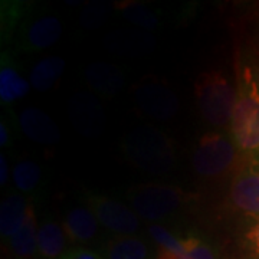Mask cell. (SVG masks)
<instances>
[{
  "label": "cell",
  "instance_id": "6da1fadb",
  "mask_svg": "<svg viewBox=\"0 0 259 259\" xmlns=\"http://www.w3.org/2000/svg\"><path fill=\"white\" fill-rule=\"evenodd\" d=\"M229 131L239 153L259 157V90L250 65H241L238 71L236 101Z\"/></svg>",
  "mask_w": 259,
  "mask_h": 259
},
{
  "label": "cell",
  "instance_id": "7a4b0ae2",
  "mask_svg": "<svg viewBox=\"0 0 259 259\" xmlns=\"http://www.w3.org/2000/svg\"><path fill=\"white\" fill-rule=\"evenodd\" d=\"M124 151L133 164L151 175H164L175 166L171 140L151 127H140L124 140Z\"/></svg>",
  "mask_w": 259,
  "mask_h": 259
},
{
  "label": "cell",
  "instance_id": "3957f363",
  "mask_svg": "<svg viewBox=\"0 0 259 259\" xmlns=\"http://www.w3.org/2000/svg\"><path fill=\"white\" fill-rule=\"evenodd\" d=\"M194 95L202 117L209 124L218 128L231 124L236 91L221 71L200 75L194 85Z\"/></svg>",
  "mask_w": 259,
  "mask_h": 259
},
{
  "label": "cell",
  "instance_id": "277c9868",
  "mask_svg": "<svg viewBox=\"0 0 259 259\" xmlns=\"http://www.w3.org/2000/svg\"><path fill=\"white\" fill-rule=\"evenodd\" d=\"M128 200L140 218L160 222L176 214L190 200V194L177 186L146 183L133 187L128 192Z\"/></svg>",
  "mask_w": 259,
  "mask_h": 259
},
{
  "label": "cell",
  "instance_id": "5b68a950",
  "mask_svg": "<svg viewBox=\"0 0 259 259\" xmlns=\"http://www.w3.org/2000/svg\"><path fill=\"white\" fill-rule=\"evenodd\" d=\"M239 150L231 137L221 133H206L194 148L192 166L197 176L218 179L236 167Z\"/></svg>",
  "mask_w": 259,
  "mask_h": 259
},
{
  "label": "cell",
  "instance_id": "8992f818",
  "mask_svg": "<svg viewBox=\"0 0 259 259\" xmlns=\"http://www.w3.org/2000/svg\"><path fill=\"white\" fill-rule=\"evenodd\" d=\"M228 200L236 212L259 221V157H250L229 185Z\"/></svg>",
  "mask_w": 259,
  "mask_h": 259
},
{
  "label": "cell",
  "instance_id": "52a82bcc",
  "mask_svg": "<svg viewBox=\"0 0 259 259\" xmlns=\"http://www.w3.org/2000/svg\"><path fill=\"white\" fill-rule=\"evenodd\" d=\"M88 204L97 221L108 231L120 236H130L139 231V216L117 199L101 194H93L88 197Z\"/></svg>",
  "mask_w": 259,
  "mask_h": 259
},
{
  "label": "cell",
  "instance_id": "ba28073f",
  "mask_svg": "<svg viewBox=\"0 0 259 259\" xmlns=\"http://www.w3.org/2000/svg\"><path fill=\"white\" fill-rule=\"evenodd\" d=\"M62 23L55 16H40L20 29L19 49L35 52L54 45L61 37Z\"/></svg>",
  "mask_w": 259,
  "mask_h": 259
},
{
  "label": "cell",
  "instance_id": "9c48e42d",
  "mask_svg": "<svg viewBox=\"0 0 259 259\" xmlns=\"http://www.w3.org/2000/svg\"><path fill=\"white\" fill-rule=\"evenodd\" d=\"M136 100L143 111L153 118L167 120L177 111V98L171 90L157 83L140 85L136 91Z\"/></svg>",
  "mask_w": 259,
  "mask_h": 259
},
{
  "label": "cell",
  "instance_id": "30bf717a",
  "mask_svg": "<svg viewBox=\"0 0 259 259\" xmlns=\"http://www.w3.org/2000/svg\"><path fill=\"white\" fill-rule=\"evenodd\" d=\"M19 125L32 141L51 146L61 139V133L54 120L37 108H26L19 114Z\"/></svg>",
  "mask_w": 259,
  "mask_h": 259
},
{
  "label": "cell",
  "instance_id": "8fae6325",
  "mask_svg": "<svg viewBox=\"0 0 259 259\" xmlns=\"http://www.w3.org/2000/svg\"><path fill=\"white\" fill-rule=\"evenodd\" d=\"M29 202L19 193L8 194L0 206V233L3 239L13 238L23 226Z\"/></svg>",
  "mask_w": 259,
  "mask_h": 259
},
{
  "label": "cell",
  "instance_id": "7c38bea8",
  "mask_svg": "<svg viewBox=\"0 0 259 259\" xmlns=\"http://www.w3.org/2000/svg\"><path fill=\"white\" fill-rule=\"evenodd\" d=\"M29 82L13 66L9 54H2L0 65V100L2 104H10L23 98L29 93Z\"/></svg>",
  "mask_w": 259,
  "mask_h": 259
},
{
  "label": "cell",
  "instance_id": "4fadbf2b",
  "mask_svg": "<svg viewBox=\"0 0 259 259\" xmlns=\"http://www.w3.org/2000/svg\"><path fill=\"white\" fill-rule=\"evenodd\" d=\"M98 223L91 209L75 207L65 216L64 231L72 242H88L95 236Z\"/></svg>",
  "mask_w": 259,
  "mask_h": 259
},
{
  "label": "cell",
  "instance_id": "5bb4252c",
  "mask_svg": "<svg viewBox=\"0 0 259 259\" xmlns=\"http://www.w3.org/2000/svg\"><path fill=\"white\" fill-rule=\"evenodd\" d=\"M9 248L16 259H30L37 252L36 214L33 204H29L28 214L20 231L9 239Z\"/></svg>",
  "mask_w": 259,
  "mask_h": 259
},
{
  "label": "cell",
  "instance_id": "9a60e30c",
  "mask_svg": "<svg viewBox=\"0 0 259 259\" xmlns=\"http://www.w3.org/2000/svg\"><path fill=\"white\" fill-rule=\"evenodd\" d=\"M71 107V115L76 128H82L85 117H87V133L88 136L91 134H100L104 124V114L101 111V107L93 98L85 97V95H76L72 100Z\"/></svg>",
  "mask_w": 259,
  "mask_h": 259
},
{
  "label": "cell",
  "instance_id": "2e32d148",
  "mask_svg": "<svg viewBox=\"0 0 259 259\" xmlns=\"http://www.w3.org/2000/svg\"><path fill=\"white\" fill-rule=\"evenodd\" d=\"M66 233L56 221H45L37 229V252L45 259H56L64 255Z\"/></svg>",
  "mask_w": 259,
  "mask_h": 259
},
{
  "label": "cell",
  "instance_id": "e0dca14e",
  "mask_svg": "<svg viewBox=\"0 0 259 259\" xmlns=\"http://www.w3.org/2000/svg\"><path fill=\"white\" fill-rule=\"evenodd\" d=\"M85 78L98 93L104 95H114L118 93L122 85L124 78L117 66L107 64H94L88 66L85 71Z\"/></svg>",
  "mask_w": 259,
  "mask_h": 259
},
{
  "label": "cell",
  "instance_id": "ac0fdd59",
  "mask_svg": "<svg viewBox=\"0 0 259 259\" xmlns=\"http://www.w3.org/2000/svg\"><path fill=\"white\" fill-rule=\"evenodd\" d=\"M65 69V61L59 56H47L40 59L30 71V85L36 91L51 90L61 78Z\"/></svg>",
  "mask_w": 259,
  "mask_h": 259
},
{
  "label": "cell",
  "instance_id": "d6986e66",
  "mask_svg": "<svg viewBox=\"0 0 259 259\" xmlns=\"http://www.w3.org/2000/svg\"><path fill=\"white\" fill-rule=\"evenodd\" d=\"M104 253L105 259H148V246L136 236H118L107 243Z\"/></svg>",
  "mask_w": 259,
  "mask_h": 259
},
{
  "label": "cell",
  "instance_id": "ffe728a7",
  "mask_svg": "<svg viewBox=\"0 0 259 259\" xmlns=\"http://www.w3.org/2000/svg\"><path fill=\"white\" fill-rule=\"evenodd\" d=\"M28 13V3L23 2L2 3V40L3 42H10L15 32L25 25V18Z\"/></svg>",
  "mask_w": 259,
  "mask_h": 259
},
{
  "label": "cell",
  "instance_id": "44dd1931",
  "mask_svg": "<svg viewBox=\"0 0 259 259\" xmlns=\"http://www.w3.org/2000/svg\"><path fill=\"white\" fill-rule=\"evenodd\" d=\"M13 183L23 193H30L36 189L40 179H42V170L39 164L32 160H22L13 168Z\"/></svg>",
  "mask_w": 259,
  "mask_h": 259
},
{
  "label": "cell",
  "instance_id": "7402d4cb",
  "mask_svg": "<svg viewBox=\"0 0 259 259\" xmlns=\"http://www.w3.org/2000/svg\"><path fill=\"white\" fill-rule=\"evenodd\" d=\"M148 233L150 236L156 241L158 248L161 249L170 250L177 255H185L189 249V243H190V236L187 238H176L171 232H168L161 225L153 223L148 226Z\"/></svg>",
  "mask_w": 259,
  "mask_h": 259
},
{
  "label": "cell",
  "instance_id": "603a6c76",
  "mask_svg": "<svg viewBox=\"0 0 259 259\" xmlns=\"http://www.w3.org/2000/svg\"><path fill=\"white\" fill-rule=\"evenodd\" d=\"M121 10L124 12L125 18L133 20L136 25H139L141 28L151 29L157 25V18L154 13H151L147 8L137 5V3H127L122 5Z\"/></svg>",
  "mask_w": 259,
  "mask_h": 259
},
{
  "label": "cell",
  "instance_id": "cb8c5ba5",
  "mask_svg": "<svg viewBox=\"0 0 259 259\" xmlns=\"http://www.w3.org/2000/svg\"><path fill=\"white\" fill-rule=\"evenodd\" d=\"M59 259H105L101 256L100 253L94 252L87 248H75V249H69L65 252L64 255Z\"/></svg>",
  "mask_w": 259,
  "mask_h": 259
},
{
  "label": "cell",
  "instance_id": "d4e9b609",
  "mask_svg": "<svg viewBox=\"0 0 259 259\" xmlns=\"http://www.w3.org/2000/svg\"><path fill=\"white\" fill-rule=\"evenodd\" d=\"M245 241L248 242L250 249L259 253V221L253 226H250L248 232L245 233Z\"/></svg>",
  "mask_w": 259,
  "mask_h": 259
},
{
  "label": "cell",
  "instance_id": "484cf974",
  "mask_svg": "<svg viewBox=\"0 0 259 259\" xmlns=\"http://www.w3.org/2000/svg\"><path fill=\"white\" fill-rule=\"evenodd\" d=\"M0 146L2 147L12 146V133H10L8 122H5V120H2L0 122Z\"/></svg>",
  "mask_w": 259,
  "mask_h": 259
},
{
  "label": "cell",
  "instance_id": "4316f807",
  "mask_svg": "<svg viewBox=\"0 0 259 259\" xmlns=\"http://www.w3.org/2000/svg\"><path fill=\"white\" fill-rule=\"evenodd\" d=\"M156 259H196V258H194L193 255H190V253L177 255V253H173V252H170V250L158 248L157 255H156Z\"/></svg>",
  "mask_w": 259,
  "mask_h": 259
},
{
  "label": "cell",
  "instance_id": "83f0119b",
  "mask_svg": "<svg viewBox=\"0 0 259 259\" xmlns=\"http://www.w3.org/2000/svg\"><path fill=\"white\" fill-rule=\"evenodd\" d=\"M9 180V164L6 157L2 154L0 156V185L3 186Z\"/></svg>",
  "mask_w": 259,
  "mask_h": 259
},
{
  "label": "cell",
  "instance_id": "f1b7e54d",
  "mask_svg": "<svg viewBox=\"0 0 259 259\" xmlns=\"http://www.w3.org/2000/svg\"><path fill=\"white\" fill-rule=\"evenodd\" d=\"M250 66H252L253 76H255V81H256V85H258V90H259V61H256V64L250 65Z\"/></svg>",
  "mask_w": 259,
  "mask_h": 259
}]
</instances>
